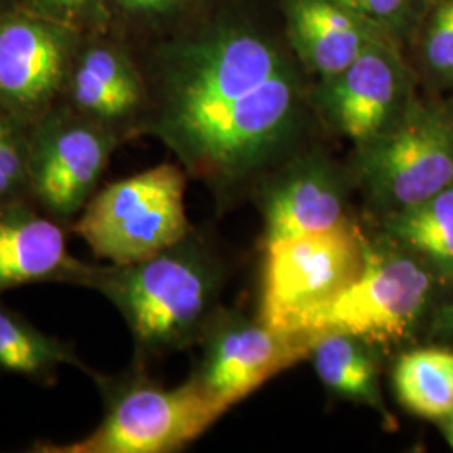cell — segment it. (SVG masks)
Masks as SVG:
<instances>
[{
  "label": "cell",
  "instance_id": "obj_1",
  "mask_svg": "<svg viewBox=\"0 0 453 453\" xmlns=\"http://www.w3.org/2000/svg\"><path fill=\"white\" fill-rule=\"evenodd\" d=\"M136 50L148 86L143 134L194 179L224 192L289 155L306 127L308 73L279 0H195Z\"/></svg>",
  "mask_w": 453,
  "mask_h": 453
},
{
  "label": "cell",
  "instance_id": "obj_2",
  "mask_svg": "<svg viewBox=\"0 0 453 453\" xmlns=\"http://www.w3.org/2000/svg\"><path fill=\"white\" fill-rule=\"evenodd\" d=\"M222 267L194 230L134 264H97L89 289L125 319L140 357L173 353L198 342L217 311Z\"/></svg>",
  "mask_w": 453,
  "mask_h": 453
},
{
  "label": "cell",
  "instance_id": "obj_3",
  "mask_svg": "<svg viewBox=\"0 0 453 453\" xmlns=\"http://www.w3.org/2000/svg\"><path fill=\"white\" fill-rule=\"evenodd\" d=\"M104 415L88 435L65 443L35 441L34 453H172L202 437L230 406L194 376L163 388L140 372L108 378L95 372Z\"/></svg>",
  "mask_w": 453,
  "mask_h": 453
},
{
  "label": "cell",
  "instance_id": "obj_4",
  "mask_svg": "<svg viewBox=\"0 0 453 453\" xmlns=\"http://www.w3.org/2000/svg\"><path fill=\"white\" fill-rule=\"evenodd\" d=\"M351 177L381 219L453 185V104L417 97L389 130L355 148Z\"/></svg>",
  "mask_w": 453,
  "mask_h": 453
},
{
  "label": "cell",
  "instance_id": "obj_5",
  "mask_svg": "<svg viewBox=\"0 0 453 453\" xmlns=\"http://www.w3.org/2000/svg\"><path fill=\"white\" fill-rule=\"evenodd\" d=\"M366 237L351 220L265 243L257 319L279 333L309 326L355 284L365 269Z\"/></svg>",
  "mask_w": 453,
  "mask_h": 453
},
{
  "label": "cell",
  "instance_id": "obj_6",
  "mask_svg": "<svg viewBox=\"0 0 453 453\" xmlns=\"http://www.w3.org/2000/svg\"><path fill=\"white\" fill-rule=\"evenodd\" d=\"M185 187L181 165H157L97 190L69 226L110 264L150 259L192 232Z\"/></svg>",
  "mask_w": 453,
  "mask_h": 453
},
{
  "label": "cell",
  "instance_id": "obj_7",
  "mask_svg": "<svg viewBox=\"0 0 453 453\" xmlns=\"http://www.w3.org/2000/svg\"><path fill=\"white\" fill-rule=\"evenodd\" d=\"M440 279L420 257L383 234L366 239L365 269L351 288L324 309L308 333H346L389 348L413 336Z\"/></svg>",
  "mask_w": 453,
  "mask_h": 453
},
{
  "label": "cell",
  "instance_id": "obj_8",
  "mask_svg": "<svg viewBox=\"0 0 453 453\" xmlns=\"http://www.w3.org/2000/svg\"><path fill=\"white\" fill-rule=\"evenodd\" d=\"M125 140L58 103L29 131V198L52 219L73 224L97 192Z\"/></svg>",
  "mask_w": 453,
  "mask_h": 453
},
{
  "label": "cell",
  "instance_id": "obj_9",
  "mask_svg": "<svg viewBox=\"0 0 453 453\" xmlns=\"http://www.w3.org/2000/svg\"><path fill=\"white\" fill-rule=\"evenodd\" d=\"M418 76L405 49L378 39L336 76L312 82V111L355 148L389 130L417 95Z\"/></svg>",
  "mask_w": 453,
  "mask_h": 453
},
{
  "label": "cell",
  "instance_id": "obj_10",
  "mask_svg": "<svg viewBox=\"0 0 453 453\" xmlns=\"http://www.w3.org/2000/svg\"><path fill=\"white\" fill-rule=\"evenodd\" d=\"M316 340L309 333H279L259 319L217 309L198 341L202 357L194 378L232 408L309 357Z\"/></svg>",
  "mask_w": 453,
  "mask_h": 453
},
{
  "label": "cell",
  "instance_id": "obj_11",
  "mask_svg": "<svg viewBox=\"0 0 453 453\" xmlns=\"http://www.w3.org/2000/svg\"><path fill=\"white\" fill-rule=\"evenodd\" d=\"M59 103L125 142L143 134L148 86L130 39L116 29L82 34Z\"/></svg>",
  "mask_w": 453,
  "mask_h": 453
},
{
  "label": "cell",
  "instance_id": "obj_12",
  "mask_svg": "<svg viewBox=\"0 0 453 453\" xmlns=\"http://www.w3.org/2000/svg\"><path fill=\"white\" fill-rule=\"evenodd\" d=\"M81 37L20 9L0 17V110L33 125L54 108Z\"/></svg>",
  "mask_w": 453,
  "mask_h": 453
},
{
  "label": "cell",
  "instance_id": "obj_13",
  "mask_svg": "<svg viewBox=\"0 0 453 453\" xmlns=\"http://www.w3.org/2000/svg\"><path fill=\"white\" fill-rule=\"evenodd\" d=\"M351 179L321 151L288 158L264 185L260 209L265 243L327 230L348 220Z\"/></svg>",
  "mask_w": 453,
  "mask_h": 453
},
{
  "label": "cell",
  "instance_id": "obj_14",
  "mask_svg": "<svg viewBox=\"0 0 453 453\" xmlns=\"http://www.w3.org/2000/svg\"><path fill=\"white\" fill-rule=\"evenodd\" d=\"M96 267L69 252L65 224L31 200L0 205V294L44 282L89 288Z\"/></svg>",
  "mask_w": 453,
  "mask_h": 453
},
{
  "label": "cell",
  "instance_id": "obj_15",
  "mask_svg": "<svg viewBox=\"0 0 453 453\" xmlns=\"http://www.w3.org/2000/svg\"><path fill=\"white\" fill-rule=\"evenodd\" d=\"M279 9L294 56L316 81L336 76L385 39L334 0H279Z\"/></svg>",
  "mask_w": 453,
  "mask_h": 453
},
{
  "label": "cell",
  "instance_id": "obj_16",
  "mask_svg": "<svg viewBox=\"0 0 453 453\" xmlns=\"http://www.w3.org/2000/svg\"><path fill=\"white\" fill-rule=\"evenodd\" d=\"M309 357L326 388L389 418L380 388L378 346L353 334L327 333L314 341Z\"/></svg>",
  "mask_w": 453,
  "mask_h": 453
},
{
  "label": "cell",
  "instance_id": "obj_17",
  "mask_svg": "<svg viewBox=\"0 0 453 453\" xmlns=\"http://www.w3.org/2000/svg\"><path fill=\"white\" fill-rule=\"evenodd\" d=\"M381 234L426 262L440 279L453 280V185L385 217Z\"/></svg>",
  "mask_w": 453,
  "mask_h": 453
},
{
  "label": "cell",
  "instance_id": "obj_18",
  "mask_svg": "<svg viewBox=\"0 0 453 453\" xmlns=\"http://www.w3.org/2000/svg\"><path fill=\"white\" fill-rule=\"evenodd\" d=\"M61 366L93 372L69 342L49 336L22 316L0 306V370L52 385Z\"/></svg>",
  "mask_w": 453,
  "mask_h": 453
},
{
  "label": "cell",
  "instance_id": "obj_19",
  "mask_svg": "<svg viewBox=\"0 0 453 453\" xmlns=\"http://www.w3.org/2000/svg\"><path fill=\"white\" fill-rule=\"evenodd\" d=\"M393 388L413 415L443 420L453 411V349L428 346L402 355L393 368Z\"/></svg>",
  "mask_w": 453,
  "mask_h": 453
},
{
  "label": "cell",
  "instance_id": "obj_20",
  "mask_svg": "<svg viewBox=\"0 0 453 453\" xmlns=\"http://www.w3.org/2000/svg\"><path fill=\"white\" fill-rule=\"evenodd\" d=\"M410 63L418 81L453 89V0H432L411 44Z\"/></svg>",
  "mask_w": 453,
  "mask_h": 453
},
{
  "label": "cell",
  "instance_id": "obj_21",
  "mask_svg": "<svg viewBox=\"0 0 453 453\" xmlns=\"http://www.w3.org/2000/svg\"><path fill=\"white\" fill-rule=\"evenodd\" d=\"M372 31L408 50L432 0H334Z\"/></svg>",
  "mask_w": 453,
  "mask_h": 453
},
{
  "label": "cell",
  "instance_id": "obj_22",
  "mask_svg": "<svg viewBox=\"0 0 453 453\" xmlns=\"http://www.w3.org/2000/svg\"><path fill=\"white\" fill-rule=\"evenodd\" d=\"M31 125L0 110V205L29 198Z\"/></svg>",
  "mask_w": 453,
  "mask_h": 453
},
{
  "label": "cell",
  "instance_id": "obj_23",
  "mask_svg": "<svg viewBox=\"0 0 453 453\" xmlns=\"http://www.w3.org/2000/svg\"><path fill=\"white\" fill-rule=\"evenodd\" d=\"M17 9L80 34L114 27L113 0H17Z\"/></svg>",
  "mask_w": 453,
  "mask_h": 453
},
{
  "label": "cell",
  "instance_id": "obj_24",
  "mask_svg": "<svg viewBox=\"0 0 453 453\" xmlns=\"http://www.w3.org/2000/svg\"><path fill=\"white\" fill-rule=\"evenodd\" d=\"M195 0H113L114 27L127 37L157 33L179 19Z\"/></svg>",
  "mask_w": 453,
  "mask_h": 453
},
{
  "label": "cell",
  "instance_id": "obj_25",
  "mask_svg": "<svg viewBox=\"0 0 453 453\" xmlns=\"http://www.w3.org/2000/svg\"><path fill=\"white\" fill-rule=\"evenodd\" d=\"M432 334L437 340L453 341V297L435 309L432 318Z\"/></svg>",
  "mask_w": 453,
  "mask_h": 453
},
{
  "label": "cell",
  "instance_id": "obj_26",
  "mask_svg": "<svg viewBox=\"0 0 453 453\" xmlns=\"http://www.w3.org/2000/svg\"><path fill=\"white\" fill-rule=\"evenodd\" d=\"M441 423H443V435L447 438L449 445L453 449V411L449 417H445Z\"/></svg>",
  "mask_w": 453,
  "mask_h": 453
},
{
  "label": "cell",
  "instance_id": "obj_27",
  "mask_svg": "<svg viewBox=\"0 0 453 453\" xmlns=\"http://www.w3.org/2000/svg\"><path fill=\"white\" fill-rule=\"evenodd\" d=\"M17 9V0H0V17Z\"/></svg>",
  "mask_w": 453,
  "mask_h": 453
}]
</instances>
